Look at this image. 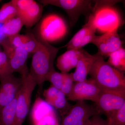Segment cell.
<instances>
[{"label":"cell","mask_w":125,"mask_h":125,"mask_svg":"<svg viewBox=\"0 0 125 125\" xmlns=\"http://www.w3.org/2000/svg\"><path fill=\"white\" fill-rule=\"evenodd\" d=\"M34 34L37 41L38 47L33 55L29 72L36 81L40 92L43 83L47 81L49 75L55 71L54 61L61 48L52 46L36 33Z\"/></svg>","instance_id":"1"},{"label":"cell","mask_w":125,"mask_h":125,"mask_svg":"<svg viewBox=\"0 0 125 125\" xmlns=\"http://www.w3.org/2000/svg\"><path fill=\"white\" fill-rule=\"evenodd\" d=\"M89 74L102 90L125 92L124 72L109 64L102 56L95 61Z\"/></svg>","instance_id":"2"},{"label":"cell","mask_w":125,"mask_h":125,"mask_svg":"<svg viewBox=\"0 0 125 125\" xmlns=\"http://www.w3.org/2000/svg\"><path fill=\"white\" fill-rule=\"evenodd\" d=\"M67 32V24L64 19L56 14H51L40 21L35 33L49 43L62 39Z\"/></svg>","instance_id":"3"},{"label":"cell","mask_w":125,"mask_h":125,"mask_svg":"<svg viewBox=\"0 0 125 125\" xmlns=\"http://www.w3.org/2000/svg\"><path fill=\"white\" fill-rule=\"evenodd\" d=\"M22 83L16 99L15 117L18 125H22L29 112L32 94L37 84L30 73L21 76Z\"/></svg>","instance_id":"4"},{"label":"cell","mask_w":125,"mask_h":125,"mask_svg":"<svg viewBox=\"0 0 125 125\" xmlns=\"http://www.w3.org/2000/svg\"><path fill=\"white\" fill-rule=\"evenodd\" d=\"M94 1L89 0H42L39 2L44 5H52L60 7L67 13L69 18L70 25L72 27L80 16L93 12Z\"/></svg>","instance_id":"5"},{"label":"cell","mask_w":125,"mask_h":125,"mask_svg":"<svg viewBox=\"0 0 125 125\" xmlns=\"http://www.w3.org/2000/svg\"><path fill=\"white\" fill-rule=\"evenodd\" d=\"M95 115H100L95 106L77 101L62 117L60 125H90V118Z\"/></svg>","instance_id":"6"},{"label":"cell","mask_w":125,"mask_h":125,"mask_svg":"<svg viewBox=\"0 0 125 125\" xmlns=\"http://www.w3.org/2000/svg\"><path fill=\"white\" fill-rule=\"evenodd\" d=\"M30 118L32 125H60L55 109L39 96L33 103Z\"/></svg>","instance_id":"7"},{"label":"cell","mask_w":125,"mask_h":125,"mask_svg":"<svg viewBox=\"0 0 125 125\" xmlns=\"http://www.w3.org/2000/svg\"><path fill=\"white\" fill-rule=\"evenodd\" d=\"M94 103L99 114L108 118L125 105V92L102 90Z\"/></svg>","instance_id":"8"},{"label":"cell","mask_w":125,"mask_h":125,"mask_svg":"<svg viewBox=\"0 0 125 125\" xmlns=\"http://www.w3.org/2000/svg\"><path fill=\"white\" fill-rule=\"evenodd\" d=\"M92 14L96 29L104 33L119 28L121 24L120 16L112 6L99 7Z\"/></svg>","instance_id":"9"},{"label":"cell","mask_w":125,"mask_h":125,"mask_svg":"<svg viewBox=\"0 0 125 125\" xmlns=\"http://www.w3.org/2000/svg\"><path fill=\"white\" fill-rule=\"evenodd\" d=\"M0 43L7 56L12 72L19 73L21 76L28 73L29 72L27 65L28 52L22 48L11 46L6 39Z\"/></svg>","instance_id":"10"},{"label":"cell","mask_w":125,"mask_h":125,"mask_svg":"<svg viewBox=\"0 0 125 125\" xmlns=\"http://www.w3.org/2000/svg\"><path fill=\"white\" fill-rule=\"evenodd\" d=\"M102 90L91 78L82 82H74L67 100L72 101L89 100L96 102Z\"/></svg>","instance_id":"11"},{"label":"cell","mask_w":125,"mask_h":125,"mask_svg":"<svg viewBox=\"0 0 125 125\" xmlns=\"http://www.w3.org/2000/svg\"><path fill=\"white\" fill-rule=\"evenodd\" d=\"M118 28L105 33L101 36L94 37L90 43L96 46L99 55L108 56L121 47L122 42L118 34Z\"/></svg>","instance_id":"12"},{"label":"cell","mask_w":125,"mask_h":125,"mask_svg":"<svg viewBox=\"0 0 125 125\" xmlns=\"http://www.w3.org/2000/svg\"><path fill=\"white\" fill-rule=\"evenodd\" d=\"M96 30L94 16L91 14L87 23L74 35L66 45L61 47V48L66 47L67 50L82 49L83 47L90 43L96 35Z\"/></svg>","instance_id":"13"},{"label":"cell","mask_w":125,"mask_h":125,"mask_svg":"<svg viewBox=\"0 0 125 125\" xmlns=\"http://www.w3.org/2000/svg\"><path fill=\"white\" fill-rule=\"evenodd\" d=\"M22 83V78L12 74L0 80V112L15 98Z\"/></svg>","instance_id":"14"},{"label":"cell","mask_w":125,"mask_h":125,"mask_svg":"<svg viewBox=\"0 0 125 125\" xmlns=\"http://www.w3.org/2000/svg\"><path fill=\"white\" fill-rule=\"evenodd\" d=\"M100 56L97 54L91 55L83 49L75 71L72 73L74 82H82L87 79L93 65Z\"/></svg>","instance_id":"15"},{"label":"cell","mask_w":125,"mask_h":125,"mask_svg":"<svg viewBox=\"0 0 125 125\" xmlns=\"http://www.w3.org/2000/svg\"><path fill=\"white\" fill-rule=\"evenodd\" d=\"M83 49L67 50L58 57L57 60L56 66L61 73H67L71 70L75 68Z\"/></svg>","instance_id":"16"},{"label":"cell","mask_w":125,"mask_h":125,"mask_svg":"<svg viewBox=\"0 0 125 125\" xmlns=\"http://www.w3.org/2000/svg\"><path fill=\"white\" fill-rule=\"evenodd\" d=\"M43 7L42 5L34 0L27 10L18 16L22 20L26 28H31L42 17Z\"/></svg>","instance_id":"17"},{"label":"cell","mask_w":125,"mask_h":125,"mask_svg":"<svg viewBox=\"0 0 125 125\" xmlns=\"http://www.w3.org/2000/svg\"><path fill=\"white\" fill-rule=\"evenodd\" d=\"M17 97L0 112V121L2 125H18L15 117Z\"/></svg>","instance_id":"18"},{"label":"cell","mask_w":125,"mask_h":125,"mask_svg":"<svg viewBox=\"0 0 125 125\" xmlns=\"http://www.w3.org/2000/svg\"><path fill=\"white\" fill-rule=\"evenodd\" d=\"M23 25L22 20L17 16L3 24V32L7 38L15 36L19 34Z\"/></svg>","instance_id":"19"},{"label":"cell","mask_w":125,"mask_h":125,"mask_svg":"<svg viewBox=\"0 0 125 125\" xmlns=\"http://www.w3.org/2000/svg\"><path fill=\"white\" fill-rule=\"evenodd\" d=\"M108 56L109 59L107 62L109 64L121 71H125V49L121 47L110 54Z\"/></svg>","instance_id":"20"},{"label":"cell","mask_w":125,"mask_h":125,"mask_svg":"<svg viewBox=\"0 0 125 125\" xmlns=\"http://www.w3.org/2000/svg\"><path fill=\"white\" fill-rule=\"evenodd\" d=\"M50 105L58 110L62 117L67 114L72 106L67 101L66 96L60 90Z\"/></svg>","instance_id":"21"},{"label":"cell","mask_w":125,"mask_h":125,"mask_svg":"<svg viewBox=\"0 0 125 125\" xmlns=\"http://www.w3.org/2000/svg\"><path fill=\"white\" fill-rule=\"evenodd\" d=\"M17 16L18 12L11 1L6 3L0 9V23L3 24Z\"/></svg>","instance_id":"22"},{"label":"cell","mask_w":125,"mask_h":125,"mask_svg":"<svg viewBox=\"0 0 125 125\" xmlns=\"http://www.w3.org/2000/svg\"><path fill=\"white\" fill-rule=\"evenodd\" d=\"M106 120L108 125H125V104Z\"/></svg>","instance_id":"23"},{"label":"cell","mask_w":125,"mask_h":125,"mask_svg":"<svg viewBox=\"0 0 125 125\" xmlns=\"http://www.w3.org/2000/svg\"><path fill=\"white\" fill-rule=\"evenodd\" d=\"M13 73L6 54L0 52V80Z\"/></svg>","instance_id":"24"},{"label":"cell","mask_w":125,"mask_h":125,"mask_svg":"<svg viewBox=\"0 0 125 125\" xmlns=\"http://www.w3.org/2000/svg\"><path fill=\"white\" fill-rule=\"evenodd\" d=\"M74 82L72 73H65L63 83L60 90L67 97L71 93Z\"/></svg>","instance_id":"25"},{"label":"cell","mask_w":125,"mask_h":125,"mask_svg":"<svg viewBox=\"0 0 125 125\" xmlns=\"http://www.w3.org/2000/svg\"><path fill=\"white\" fill-rule=\"evenodd\" d=\"M64 74L55 71L49 75L47 81H49L52 85L60 90L64 81Z\"/></svg>","instance_id":"26"},{"label":"cell","mask_w":125,"mask_h":125,"mask_svg":"<svg viewBox=\"0 0 125 125\" xmlns=\"http://www.w3.org/2000/svg\"><path fill=\"white\" fill-rule=\"evenodd\" d=\"M33 0H12L11 2L18 12V16L27 10L33 2Z\"/></svg>","instance_id":"27"},{"label":"cell","mask_w":125,"mask_h":125,"mask_svg":"<svg viewBox=\"0 0 125 125\" xmlns=\"http://www.w3.org/2000/svg\"><path fill=\"white\" fill-rule=\"evenodd\" d=\"M60 91L52 85H51L48 88L45 90L43 93L45 101L49 105H51Z\"/></svg>","instance_id":"28"},{"label":"cell","mask_w":125,"mask_h":125,"mask_svg":"<svg viewBox=\"0 0 125 125\" xmlns=\"http://www.w3.org/2000/svg\"><path fill=\"white\" fill-rule=\"evenodd\" d=\"M90 125H108L106 120L101 117L100 115H95L90 118Z\"/></svg>","instance_id":"29"},{"label":"cell","mask_w":125,"mask_h":125,"mask_svg":"<svg viewBox=\"0 0 125 125\" xmlns=\"http://www.w3.org/2000/svg\"><path fill=\"white\" fill-rule=\"evenodd\" d=\"M2 25L3 24L0 23V43L7 38L3 32Z\"/></svg>","instance_id":"30"},{"label":"cell","mask_w":125,"mask_h":125,"mask_svg":"<svg viewBox=\"0 0 125 125\" xmlns=\"http://www.w3.org/2000/svg\"><path fill=\"white\" fill-rule=\"evenodd\" d=\"M0 125H2L0 121Z\"/></svg>","instance_id":"31"},{"label":"cell","mask_w":125,"mask_h":125,"mask_svg":"<svg viewBox=\"0 0 125 125\" xmlns=\"http://www.w3.org/2000/svg\"></svg>","instance_id":"32"}]
</instances>
